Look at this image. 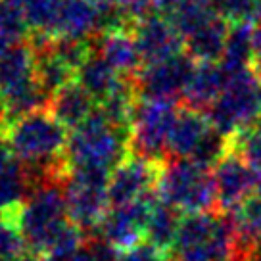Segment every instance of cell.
<instances>
[{
	"instance_id": "12",
	"label": "cell",
	"mask_w": 261,
	"mask_h": 261,
	"mask_svg": "<svg viewBox=\"0 0 261 261\" xmlns=\"http://www.w3.org/2000/svg\"><path fill=\"white\" fill-rule=\"evenodd\" d=\"M155 194L133 204L112 205L94 234L102 237L119 252H127L146 240V223Z\"/></svg>"
},
{
	"instance_id": "34",
	"label": "cell",
	"mask_w": 261,
	"mask_h": 261,
	"mask_svg": "<svg viewBox=\"0 0 261 261\" xmlns=\"http://www.w3.org/2000/svg\"><path fill=\"white\" fill-rule=\"evenodd\" d=\"M185 2H188V0H154V12L169 17L173 12H177Z\"/></svg>"
},
{
	"instance_id": "26",
	"label": "cell",
	"mask_w": 261,
	"mask_h": 261,
	"mask_svg": "<svg viewBox=\"0 0 261 261\" xmlns=\"http://www.w3.org/2000/svg\"><path fill=\"white\" fill-rule=\"evenodd\" d=\"M31 29L14 0H0V44L25 42Z\"/></svg>"
},
{
	"instance_id": "19",
	"label": "cell",
	"mask_w": 261,
	"mask_h": 261,
	"mask_svg": "<svg viewBox=\"0 0 261 261\" xmlns=\"http://www.w3.org/2000/svg\"><path fill=\"white\" fill-rule=\"evenodd\" d=\"M125 79H129V77H123L119 71H115L114 67L94 50L79 67L75 81L89 92L90 98L98 106L106 98L112 96L115 90L121 87Z\"/></svg>"
},
{
	"instance_id": "30",
	"label": "cell",
	"mask_w": 261,
	"mask_h": 261,
	"mask_svg": "<svg viewBox=\"0 0 261 261\" xmlns=\"http://www.w3.org/2000/svg\"><path fill=\"white\" fill-rule=\"evenodd\" d=\"M27 252L29 250L17 225L12 221L0 219V261H16Z\"/></svg>"
},
{
	"instance_id": "9",
	"label": "cell",
	"mask_w": 261,
	"mask_h": 261,
	"mask_svg": "<svg viewBox=\"0 0 261 261\" xmlns=\"http://www.w3.org/2000/svg\"><path fill=\"white\" fill-rule=\"evenodd\" d=\"M108 175L92 171H69L64 182L65 207L69 221L90 237L108 213Z\"/></svg>"
},
{
	"instance_id": "16",
	"label": "cell",
	"mask_w": 261,
	"mask_h": 261,
	"mask_svg": "<svg viewBox=\"0 0 261 261\" xmlns=\"http://www.w3.org/2000/svg\"><path fill=\"white\" fill-rule=\"evenodd\" d=\"M94 50L123 77L137 79V75L144 67L133 31H114L96 35Z\"/></svg>"
},
{
	"instance_id": "22",
	"label": "cell",
	"mask_w": 261,
	"mask_h": 261,
	"mask_svg": "<svg viewBox=\"0 0 261 261\" xmlns=\"http://www.w3.org/2000/svg\"><path fill=\"white\" fill-rule=\"evenodd\" d=\"M255 54L257 50L253 41V21H240L230 25L227 46L219 62L228 77L250 69Z\"/></svg>"
},
{
	"instance_id": "25",
	"label": "cell",
	"mask_w": 261,
	"mask_h": 261,
	"mask_svg": "<svg viewBox=\"0 0 261 261\" xmlns=\"http://www.w3.org/2000/svg\"><path fill=\"white\" fill-rule=\"evenodd\" d=\"M21 10L31 35L54 39L58 21L64 12L67 0H14Z\"/></svg>"
},
{
	"instance_id": "7",
	"label": "cell",
	"mask_w": 261,
	"mask_h": 261,
	"mask_svg": "<svg viewBox=\"0 0 261 261\" xmlns=\"http://www.w3.org/2000/svg\"><path fill=\"white\" fill-rule=\"evenodd\" d=\"M213 129L232 137L261 115V81L252 69L230 75L223 94L205 112Z\"/></svg>"
},
{
	"instance_id": "32",
	"label": "cell",
	"mask_w": 261,
	"mask_h": 261,
	"mask_svg": "<svg viewBox=\"0 0 261 261\" xmlns=\"http://www.w3.org/2000/svg\"><path fill=\"white\" fill-rule=\"evenodd\" d=\"M119 6L129 12L130 16H135L140 19L142 16H146L150 12H154V0H115Z\"/></svg>"
},
{
	"instance_id": "27",
	"label": "cell",
	"mask_w": 261,
	"mask_h": 261,
	"mask_svg": "<svg viewBox=\"0 0 261 261\" xmlns=\"http://www.w3.org/2000/svg\"><path fill=\"white\" fill-rule=\"evenodd\" d=\"M215 14L217 12L212 8V4L188 0L177 12H173L171 16H169V19H171V23L175 25L177 33H179L180 37H182V41H185L188 35H192L198 27H202L205 21H210Z\"/></svg>"
},
{
	"instance_id": "4",
	"label": "cell",
	"mask_w": 261,
	"mask_h": 261,
	"mask_svg": "<svg viewBox=\"0 0 261 261\" xmlns=\"http://www.w3.org/2000/svg\"><path fill=\"white\" fill-rule=\"evenodd\" d=\"M65 180L46 179L35 182L17 215V228L29 253L44 257L69 225L65 207Z\"/></svg>"
},
{
	"instance_id": "2",
	"label": "cell",
	"mask_w": 261,
	"mask_h": 261,
	"mask_svg": "<svg viewBox=\"0 0 261 261\" xmlns=\"http://www.w3.org/2000/svg\"><path fill=\"white\" fill-rule=\"evenodd\" d=\"M129 154L130 130L114 125L98 108L69 133L65 148L69 171H92L108 177Z\"/></svg>"
},
{
	"instance_id": "38",
	"label": "cell",
	"mask_w": 261,
	"mask_h": 261,
	"mask_svg": "<svg viewBox=\"0 0 261 261\" xmlns=\"http://www.w3.org/2000/svg\"><path fill=\"white\" fill-rule=\"evenodd\" d=\"M16 261H37V255H33V253H25L23 257H19Z\"/></svg>"
},
{
	"instance_id": "31",
	"label": "cell",
	"mask_w": 261,
	"mask_h": 261,
	"mask_svg": "<svg viewBox=\"0 0 261 261\" xmlns=\"http://www.w3.org/2000/svg\"><path fill=\"white\" fill-rule=\"evenodd\" d=\"M117 261H173L169 253L162 252L154 248L148 242H142V244L130 248L127 252L119 253V259Z\"/></svg>"
},
{
	"instance_id": "10",
	"label": "cell",
	"mask_w": 261,
	"mask_h": 261,
	"mask_svg": "<svg viewBox=\"0 0 261 261\" xmlns=\"http://www.w3.org/2000/svg\"><path fill=\"white\" fill-rule=\"evenodd\" d=\"M163 163L144 160L130 152L108 179L110 205L133 204L155 194Z\"/></svg>"
},
{
	"instance_id": "29",
	"label": "cell",
	"mask_w": 261,
	"mask_h": 261,
	"mask_svg": "<svg viewBox=\"0 0 261 261\" xmlns=\"http://www.w3.org/2000/svg\"><path fill=\"white\" fill-rule=\"evenodd\" d=\"M259 0H212V8L230 23L255 21Z\"/></svg>"
},
{
	"instance_id": "11",
	"label": "cell",
	"mask_w": 261,
	"mask_h": 261,
	"mask_svg": "<svg viewBox=\"0 0 261 261\" xmlns=\"http://www.w3.org/2000/svg\"><path fill=\"white\" fill-rule=\"evenodd\" d=\"M194 69L196 62L187 52L158 62V64L144 65L142 71L135 79L140 98L180 102V96L187 89Z\"/></svg>"
},
{
	"instance_id": "8",
	"label": "cell",
	"mask_w": 261,
	"mask_h": 261,
	"mask_svg": "<svg viewBox=\"0 0 261 261\" xmlns=\"http://www.w3.org/2000/svg\"><path fill=\"white\" fill-rule=\"evenodd\" d=\"M179 106L177 100L140 98L130 123V152L155 163L167 162V139Z\"/></svg>"
},
{
	"instance_id": "18",
	"label": "cell",
	"mask_w": 261,
	"mask_h": 261,
	"mask_svg": "<svg viewBox=\"0 0 261 261\" xmlns=\"http://www.w3.org/2000/svg\"><path fill=\"white\" fill-rule=\"evenodd\" d=\"M230 25H232L230 21L215 14L210 21H205L202 27H198L192 35H188L185 39V52L196 64L221 62L225 46H227Z\"/></svg>"
},
{
	"instance_id": "1",
	"label": "cell",
	"mask_w": 261,
	"mask_h": 261,
	"mask_svg": "<svg viewBox=\"0 0 261 261\" xmlns=\"http://www.w3.org/2000/svg\"><path fill=\"white\" fill-rule=\"evenodd\" d=\"M2 137L31 179V187L39 180L58 179L65 180L69 175L65 148L69 140V130L42 108L25 114L4 125Z\"/></svg>"
},
{
	"instance_id": "35",
	"label": "cell",
	"mask_w": 261,
	"mask_h": 261,
	"mask_svg": "<svg viewBox=\"0 0 261 261\" xmlns=\"http://www.w3.org/2000/svg\"><path fill=\"white\" fill-rule=\"evenodd\" d=\"M41 261H90V259L87 250H85V246H83L81 250H77V252L62 253V255H46Z\"/></svg>"
},
{
	"instance_id": "40",
	"label": "cell",
	"mask_w": 261,
	"mask_h": 261,
	"mask_svg": "<svg viewBox=\"0 0 261 261\" xmlns=\"http://www.w3.org/2000/svg\"><path fill=\"white\" fill-rule=\"evenodd\" d=\"M90 2H94L96 6H104V4H110V2H115V0H90Z\"/></svg>"
},
{
	"instance_id": "14",
	"label": "cell",
	"mask_w": 261,
	"mask_h": 261,
	"mask_svg": "<svg viewBox=\"0 0 261 261\" xmlns=\"http://www.w3.org/2000/svg\"><path fill=\"white\" fill-rule=\"evenodd\" d=\"M133 35L144 65L158 64L185 52V41L171 19L158 12H150L140 17L133 29Z\"/></svg>"
},
{
	"instance_id": "21",
	"label": "cell",
	"mask_w": 261,
	"mask_h": 261,
	"mask_svg": "<svg viewBox=\"0 0 261 261\" xmlns=\"http://www.w3.org/2000/svg\"><path fill=\"white\" fill-rule=\"evenodd\" d=\"M98 33V6L90 0H67L54 39H92Z\"/></svg>"
},
{
	"instance_id": "28",
	"label": "cell",
	"mask_w": 261,
	"mask_h": 261,
	"mask_svg": "<svg viewBox=\"0 0 261 261\" xmlns=\"http://www.w3.org/2000/svg\"><path fill=\"white\" fill-rule=\"evenodd\" d=\"M230 148L246 160L253 171H261V115L230 137Z\"/></svg>"
},
{
	"instance_id": "41",
	"label": "cell",
	"mask_w": 261,
	"mask_h": 261,
	"mask_svg": "<svg viewBox=\"0 0 261 261\" xmlns=\"http://www.w3.org/2000/svg\"><path fill=\"white\" fill-rule=\"evenodd\" d=\"M4 125H6V121H4V115H2V110H0V137L4 133Z\"/></svg>"
},
{
	"instance_id": "24",
	"label": "cell",
	"mask_w": 261,
	"mask_h": 261,
	"mask_svg": "<svg viewBox=\"0 0 261 261\" xmlns=\"http://www.w3.org/2000/svg\"><path fill=\"white\" fill-rule=\"evenodd\" d=\"M180 221H182V213L175 210L173 205L162 202L155 196L150 215H148L146 223V240L148 244L162 250L165 253H171V248L175 244V238L179 232Z\"/></svg>"
},
{
	"instance_id": "36",
	"label": "cell",
	"mask_w": 261,
	"mask_h": 261,
	"mask_svg": "<svg viewBox=\"0 0 261 261\" xmlns=\"http://www.w3.org/2000/svg\"><path fill=\"white\" fill-rule=\"evenodd\" d=\"M253 41H255V50L261 52V19L253 21Z\"/></svg>"
},
{
	"instance_id": "6",
	"label": "cell",
	"mask_w": 261,
	"mask_h": 261,
	"mask_svg": "<svg viewBox=\"0 0 261 261\" xmlns=\"http://www.w3.org/2000/svg\"><path fill=\"white\" fill-rule=\"evenodd\" d=\"M155 196L182 215L217 212V192L212 169L202 167L188 158H171L163 163Z\"/></svg>"
},
{
	"instance_id": "13",
	"label": "cell",
	"mask_w": 261,
	"mask_h": 261,
	"mask_svg": "<svg viewBox=\"0 0 261 261\" xmlns=\"http://www.w3.org/2000/svg\"><path fill=\"white\" fill-rule=\"evenodd\" d=\"M212 173L217 192V212L232 213L255 194V171L232 148L215 163Z\"/></svg>"
},
{
	"instance_id": "3",
	"label": "cell",
	"mask_w": 261,
	"mask_h": 261,
	"mask_svg": "<svg viewBox=\"0 0 261 261\" xmlns=\"http://www.w3.org/2000/svg\"><path fill=\"white\" fill-rule=\"evenodd\" d=\"M173 261H244L228 213L182 215L171 248Z\"/></svg>"
},
{
	"instance_id": "23",
	"label": "cell",
	"mask_w": 261,
	"mask_h": 261,
	"mask_svg": "<svg viewBox=\"0 0 261 261\" xmlns=\"http://www.w3.org/2000/svg\"><path fill=\"white\" fill-rule=\"evenodd\" d=\"M228 215L232 219L238 246L246 261L252 253L261 250V196L252 194Z\"/></svg>"
},
{
	"instance_id": "33",
	"label": "cell",
	"mask_w": 261,
	"mask_h": 261,
	"mask_svg": "<svg viewBox=\"0 0 261 261\" xmlns=\"http://www.w3.org/2000/svg\"><path fill=\"white\" fill-rule=\"evenodd\" d=\"M17 163H19V160L16 158L14 150L10 148L4 137H0V177L6 175L10 169H14Z\"/></svg>"
},
{
	"instance_id": "39",
	"label": "cell",
	"mask_w": 261,
	"mask_h": 261,
	"mask_svg": "<svg viewBox=\"0 0 261 261\" xmlns=\"http://www.w3.org/2000/svg\"><path fill=\"white\" fill-rule=\"evenodd\" d=\"M246 261H261V250H259V252L252 253V255H250V257H248Z\"/></svg>"
},
{
	"instance_id": "15",
	"label": "cell",
	"mask_w": 261,
	"mask_h": 261,
	"mask_svg": "<svg viewBox=\"0 0 261 261\" xmlns=\"http://www.w3.org/2000/svg\"><path fill=\"white\" fill-rule=\"evenodd\" d=\"M210 129H212V123L204 112L180 104L167 139V158L169 160L190 158Z\"/></svg>"
},
{
	"instance_id": "20",
	"label": "cell",
	"mask_w": 261,
	"mask_h": 261,
	"mask_svg": "<svg viewBox=\"0 0 261 261\" xmlns=\"http://www.w3.org/2000/svg\"><path fill=\"white\" fill-rule=\"evenodd\" d=\"M48 110L65 129L73 130L96 110V102L79 83L73 81L50 98Z\"/></svg>"
},
{
	"instance_id": "5",
	"label": "cell",
	"mask_w": 261,
	"mask_h": 261,
	"mask_svg": "<svg viewBox=\"0 0 261 261\" xmlns=\"http://www.w3.org/2000/svg\"><path fill=\"white\" fill-rule=\"evenodd\" d=\"M48 102L50 96L37 81L31 41L0 44V108L4 121L48 108Z\"/></svg>"
},
{
	"instance_id": "37",
	"label": "cell",
	"mask_w": 261,
	"mask_h": 261,
	"mask_svg": "<svg viewBox=\"0 0 261 261\" xmlns=\"http://www.w3.org/2000/svg\"><path fill=\"white\" fill-rule=\"evenodd\" d=\"M255 194L261 196V171H255Z\"/></svg>"
},
{
	"instance_id": "17",
	"label": "cell",
	"mask_w": 261,
	"mask_h": 261,
	"mask_svg": "<svg viewBox=\"0 0 261 261\" xmlns=\"http://www.w3.org/2000/svg\"><path fill=\"white\" fill-rule=\"evenodd\" d=\"M228 83L227 71L221 67L219 62L215 64H196V69L187 89L180 96V104L198 112H207L212 104L223 94Z\"/></svg>"
}]
</instances>
